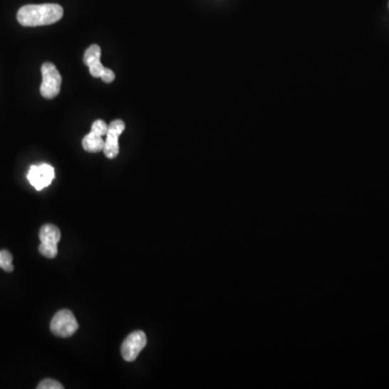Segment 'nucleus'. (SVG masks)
<instances>
[{"label": "nucleus", "instance_id": "obj_1", "mask_svg": "<svg viewBox=\"0 0 389 389\" xmlns=\"http://www.w3.org/2000/svg\"><path fill=\"white\" fill-rule=\"evenodd\" d=\"M63 14V8L56 4L27 5L19 10L18 21L23 26H45L58 22Z\"/></svg>", "mask_w": 389, "mask_h": 389}, {"label": "nucleus", "instance_id": "obj_2", "mask_svg": "<svg viewBox=\"0 0 389 389\" xmlns=\"http://www.w3.org/2000/svg\"><path fill=\"white\" fill-rule=\"evenodd\" d=\"M78 328V322L74 313L68 309L58 311L50 323V330L58 338H70L76 333Z\"/></svg>", "mask_w": 389, "mask_h": 389}, {"label": "nucleus", "instance_id": "obj_3", "mask_svg": "<svg viewBox=\"0 0 389 389\" xmlns=\"http://www.w3.org/2000/svg\"><path fill=\"white\" fill-rule=\"evenodd\" d=\"M43 83L41 85V93L45 99H54L58 95L62 85V77L53 63L46 62L41 66Z\"/></svg>", "mask_w": 389, "mask_h": 389}, {"label": "nucleus", "instance_id": "obj_4", "mask_svg": "<svg viewBox=\"0 0 389 389\" xmlns=\"http://www.w3.org/2000/svg\"><path fill=\"white\" fill-rule=\"evenodd\" d=\"M39 252L48 259H54L58 255V244L61 240L60 229L52 224H46L39 232Z\"/></svg>", "mask_w": 389, "mask_h": 389}, {"label": "nucleus", "instance_id": "obj_5", "mask_svg": "<svg viewBox=\"0 0 389 389\" xmlns=\"http://www.w3.org/2000/svg\"><path fill=\"white\" fill-rule=\"evenodd\" d=\"M146 344H147V338L143 331H135L130 333L121 345L123 358L128 363L135 361Z\"/></svg>", "mask_w": 389, "mask_h": 389}, {"label": "nucleus", "instance_id": "obj_6", "mask_svg": "<svg viewBox=\"0 0 389 389\" xmlns=\"http://www.w3.org/2000/svg\"><path fill=\"white\" fill-rule=\"evenodd\" d=\"M125 125L120 119L112 121L108 125V133H106L105 145H104V154L108 158L114 159L119 154L118 139L121 133L125 131Z\"/></svg>", "mask_w": 389, "mask_h": 389}, {"label": "nucleus", "instance_id": "obj_7", "mask_svg": "<svg viewBox=\"0 0 389 389\" xmlns=\"http://www.w3.org/2000/svg\"><path fill=\"white\" fill-rule=\"evenodd\" d=\"M29 183L35 190H41L49 186L54 179V169L50 165L43 164L31 166L27 175Z\"/></svg>", "mask_w": 389, "mask_h": 389}, {"label": "nucleus", "instance_id": "obj_8", "mask_svg": "<svg viewBox=\"0 0 389 389\" xmlns=\"http://www.w3.org/2000/svg\"><path fill=\"white\" fill-rule=\"evenodd\" d=\"M101 53L100 46L91 45L83 56V62L89 68L90 74L94 78H101L106 68L101 63Z\"/></svg>", "mask_w": 389, "mask_h": 389}, {"label": "nucleus", "instance_id": "obj_9", "mask_svg": "<svg viewBox=\"0 0 389 389\" xmlns=\"http://www.w3.org/2000/svg\"><path fill=\"white\" fill-rule=\"evenodd\" d=\"M105 141L103 137L96 135V133L90 131L89 135H85L83 140V147L85 152H100L104 150Z\"/></svg>", "mask_w": 389, "mask_h": 389}, {"label": "nucleus", "instance_id": "obj_10", "mask_svg": "<svg viewBox=\"0 0 389 389\" xmlns=\"http://www.w3.org/2000/svg\"><path fill=\"white\" fill-rule=\"evenodd\" d=\"M12 261H14V257H12V254L9 251H0V269H3L7 273H11L14 269Z\"/></svg>", "mask_w": 389, "mask_h": 389}, {"label": "nucleus", "instance_id": "obj_11", "mask_svg": "<svg viewBox=\"0 0 389 389\" xmlns=\"http://www.w3.org/2000/svg\"><path fill=\"white\" fill-rule=\"evenodd\" d=\"M108 125L104 120H95L92 125L91 131L92 133H96V135H101V137H106V133H108Z\"/></svg>", "mask_w": 389, "mask_h": 389}, {"label": "nucleus", "instance_id": "obj_12", "mask_svg": "<svg viewBox=\"0 0 389 389\" xmlns=\"http://www.w3.org/2000/svg\"><path fill=\"white\" fill-rule=\"evenodd\" d=\"M38 389H63V385L61 383L56 382V380H51V378H47L43 380V382L39 383Z\"/></svg>", "mask_w": 389, "mask_h": 389}, {"label": "nucleus", "instance_id": "obj_13", "mask_svg": "<svg viewBox=\"0 0 389 389\" xmlns=\"http://www.w3.org/2000/svg\"><path fill=\"white\" fill-rule=\"evenodd\" d=\"M101 79L106 83H113V81H115L114 72H113L112 70H110V68H105L103 76L101 77Z\"/></svg>", "mask_w": 389, "mask_h": 389}]
</instances>
